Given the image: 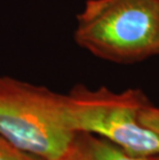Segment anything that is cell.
<instances>
[{"label": "cell", "instance_id": "cell-7", "mask_svg": "<svg viewBox=\"0 0 159 160\" xmlns=\"http://www.w3.org/2000/svg\"><path fill=\"white\" fill-rule=\"evenodd\" d=\"M150 160H159V155H155V156H151V157H148Z\"/></svg>", "mask_w": 159, "mask_h": 160}, {"label": "cell", "instance_id": "cell-6", "mask_svg": "<svg viewBox=\"0 0 159 160\" xmlns=\"http://www.w3.org/2000/svg\"><path fill=\"white\" fill-rule=\"evenodd\" d=\"M138 121L145 127L159 134V108L152 103L148 104L138 114Z\"/></svg>", "mask_w": 159, "mask_h": 160}, {"label": "cell", "instance_id": "cell-1", "mask_svg": "<svg viewBox=\"0 0 159 160\" xmlns=\"http://www.w3.org/2000/svg\"><path fill=\"white\" fill-rule=\"evenodd\" d=\"M74 40L97 58L132 64L159 55V0H88Z\"/></svg>", "mask_w": 159, "mask_h": 160}, {"label": "cell", "instance_id": "cell-4", "mask_svg": "<svg viewBox=\"0 0 159 160\" xmlns=\"http://www.w3.org/2000/svg\"><path fill=\"white\" fill-rule=\"evenodd\" d=\"M62 160H150L137 157L118 145L98 135L77 131Z\"/></svg>", "mask_w": 159, "mask_h": 160}, {"label": "cell", "instance_id": "cell-2", "mask_svg": "<svg viewBox=\"0 0 159 160\" xmlns=\"http://www.w3.org/2000/svg\"><path fill=\"white\" fill-rule=\"evenodd\" d=\"M0 135L22 151L46 160H62L76 135L66 95L0 77Z\"/></svg>", "mask_w": 159, "mask_h": 160}, {"label": "cell", "instance_id": "cell-3", "mask_svg": "<svg viewBox=\"0 0 159 160\" xmlns=\"http://www.w3.org/2000/svg\"><path fill=\"white\" fill-rule=\"evenodd\" d=\"M73 130L109 139L137 157L159 155V134L143 126L138 114L150 100L141 89L120 93L106 87L89 89L77 85L66 94Z\"/></svg>", "mask_w": 159, "mask_h": 160}, {"label": "cell", "instance_id": "cell-5", "mask_svg": "<svg viewBox=\"0 0 159 160\" xmlns=\"http://www.w3.org/2000/svg\"><path fill=\"white\" fill-rule=\"evenodd\" d=\"M0 160H46L22 151L0 135Z\"/></svg>", "mask_w": 159, "mask_h": 160}]
</instances>
